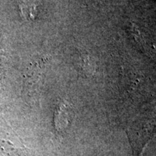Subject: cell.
I'll return each instance as SVG.
<instances>
[{
	"mask_svg": "<svg viewBox=\"0 0 156 156\" xmlns=\"http://www.w3.org/2000/svg\"><path fill=\"white\" fill-rule=\"evenodd\" d=\"M71 118V108L67 103H62L57 109L55 117L56 127L62 131L67 127Z\"/></svg>",
	"mask_w": 156,
	"mask_h": 156,
	"instance_id": "obj_1",
	"label": "cell"
},
{
	"mask_svg": "<svg viewBox=\"0 0 156 156\" xmlns=\"http://www.w3.org/2000/svg\"><path fill=\"white\" fill-rule=\"evenodd\" d=\"M37 0H20L19 8L23 18L34 20L37 15Z\"/></svg>",
	"mask_w": 156,
	"mask_h": 156,
	"instance_id": "obj_2",
	"label": "cell"
}]
</instances>
